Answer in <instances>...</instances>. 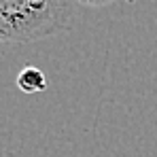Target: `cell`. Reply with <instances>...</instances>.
<instances>
[{
    "label": "cell",
    "mask_w": 157,
    "mask_h": 157,
    "mask_svg": "<svg viewBox=\"0 0 157 157\" xmlns=\"http://www.w3.org/2000/svg\"><path fill=\"white\" fill-rule=\"evenodd\" d=\"M77 0H0V45H28L66 32Z\"/></svg>",
    "instance_id": "obj_1"
},
{
    "label": "cell",
    "mask_w": 157,
    "mask_h": 157,
    "mask_svg": "<svg viewBox=\"0 0 157 157\" xmlns=\"http://www.w3.org/2000/svg\"><path fill=\"white\" fill-rule=\"evenodd\" d=\"M17 87L24 94H40L47 89V77L40 68L36 66H26L17 75Z\"/></svg>",
    "instance_id": "obj_2"
},
{
    "label": "cell",
    "mask_w": 157,
    "mask_h": 157,
    "mask_svg": "<svg viewBox=\"0 0 157 157\" xmlns=\"http://www.w3.org/2000/svg\"><path fill=\"white\" fill-rule=\"evenodd\" d=\"M115 2H119V0H77V4L89 6V9H102V6L115 4Z\"/></svg>",
    "instance_id": "obj_3"
}]
</instances>
